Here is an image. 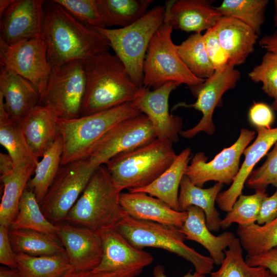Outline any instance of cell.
<instances>
[{"label":"cell","mask_w":277,"mask_h":277,"mask_svg":"<svg viewBox=\"0 0 277 277\" xmlns=\"http://www.w3.org/2000/svg\"><path fill=\"white\" fill-rule=\"evenodd\" d=\"M175 48L184 64L197 78L206 80L215 72L201 33L192 34L181 44L175 45Z\"/></svg>","instance_id":"cell-34"},{"label":"cell","mask_w":277,"mask_h":277,"mask_svg":"<svg viewBox=\"0 0 277 277\" xmlns=\"http://www.w3.org/2000/svg\"><path fill=\"white\" fill-rule=\"evenodd\" d=\"M240 77V72L234 67L229 65L222 70L215 71L211 77L202 83L189 87L196 98L195 102L191 104L180 103L173 108L192 107L201 111L203 116L195 126L182 130L180 134L186 138H193L201 132L213 134L215 129L213 122L214 109L221 102L223 94L234 88Z\"/></svg>","instance_id":"cell-14"},{"label":"cell","mask_w":277,"mask_h":277,"mask_svg":"<svg viewBox=\"0 0 277 277\" xmlns=\"http://www.w3.org/2000/svg\"><path fill=\"white\" fill-rule=\"evenodd\" d=\"M86 90L84 61L75 60L52 68L39 104L52 108L60 118L81 116Z\"/></svg>","instance_id":"cell-9"},{"label":"cell","mask_w":277,"mask_h":277,"mask_svg":"<svg viewBox=\"0 0 277 277\" xmlns=\"http://www.w3.org/2000/svg\"><path fill=\"white\" fill-rule=\"evenodd\" d=\"M190 155V148L184 149L170 167L151 184L129 192L147 193L163 201L172 209L179 211L178 196L180 184L185 175Z\"/></svg>","instance_id":"cell-26"},{"label":"cell","mask_w":277,"mask_h":277,"mask_svg":"<svg viewBox=\"0 0 277 277\" xmlns=\"http://www.w3.org/2000/svg\"><path fill=\"white\" fill-rule=\"evenodd\" d=\"M0 94L10 117L21 119L28 114L40 101V94L29 81L1 66Z\"/></svg>","instance_id":"cell-24"},{"label":"cell","mask_w":277,"mask_h":277,"mask_svg":"<svg viewBox=\"0 0 277 277\" xmlns=\"http://www.w3.org/2000/svg\"><path fill=\"white\" fill-rule=\"evenodd\" d=\"M248 117L256 128L270 129L274 120L272 109L264 103H254L249 109Z\"/></svg>","instance_id":"cell-44"},{"label":"cell","mask_w":277,"mask_h":277,"mask_svg":"<svg viewBox=\"0 0 277 277\" xmlns=\"http://www.w3.org/2000/svg\"><path fill=\"white\" fill-rule=\"evenodd\" d=\"M180 85L168 82L153 90L143 86L140 95L131 102L140 113L148 117L156 138L172 143L179 140L183 121L179 116L170 113L168 102L171 92Z\"/></svg>","instance_id":"cell-16"},{"label":"cell","mask_w":277,"mask_h":277,"mask_svg":"<svg viewBox=\"0 0 277 277\" xmlns=\"http://www.w3.org/2000/svg\"><path fill=\"white\" fill-rule=\"evenodd\" d=\"M214 28L230 66L243 64L253 52L259 35L246 24L233 17L222 16Z\"/></svg>","instance_id":"cell-22"},{"label":"cell","mask_w":277,"mask_h":277,"mask_svg":"<svg viewBox=\"0 0 277 277\" xmlns=\"http://www.w3.org/2000/svg\"><path fill=\"white\" fill-rule=\"evenodd\" d=\"M153 275L154 277H167L165 273L164 267L160 265H157L154 267ZM182 277H205V275L199 274L195 272L192 273L191 271L190 270Z\"/></svg>","instance_id":"cell-51"},{"label":"cell","mask_w":277,"mask_h":277,"mask_svg":"<svg viewBox=\"0 0 277 277\" xmlns=\"http://www.w3.org/2000/svg\"><path fill=\"white\" fill-rule=\"evenodd\" d=\"M9 228L32 229L57 236L56 225L45 216L34 194L27 188L21 199L16 217Z\"/></svg>","instance_id":"cell-36"},{"label":"cell","mask_w":277,"mask_h":277,"mask_svg":"<svg viewBox=\"0 0 277 277\" xmlns=\"http://www.w3.org/2000/svg\"><path fill=\"white\" fill-rule=\"evenodd\" d=\"M277 216V189L271 196H267L263 200L257 224L263 225L273 220Z\"/></svg>","instance_id":"cell-47"},{"label":"cell","mask_w":277,"mask_h":277,"mask_svg":"<svg viewBox=\"0 0 277 277\" xmlns=\"http://www.w3.org/2000/svg\"><path fill=\"white\" fill-rule=\"evenodd\" d=\"M44 0H14L0 16V41L11 45L43 36Z\"/></svg>","instance_id":"cell-17"},{"label":"cell","mask_w":277,"mask_h":277,"mask_svg":"<svg viewBox=\"0 0 277 277\" xmlns=\"http://www.w3.org/2000/svg\"><path fill=\"white\" fill-rule=\"evenodd\" d=\"M58 118L52 108L38 104L20 119L27 143L38 158L43 156L60 135Z\"/></svg>","instance_id":"cell-23"},{"label":"cell","mask_w":277,"mask_h":277,"mask_svg":"<svg viewBox=\"0 0 277 277\" xmlns=\"http://www.w3.org/2000/svg\"><path fill=\"white\" fill-rule=\"evenodd\" d=\"M165 6H156L141 18L125 27L96 28L108 39L115 54L138 87H143V65L150 41L164 24Z\"/></svg>","instance_id":"cell-5"},{"label":"cell","mask_w":277,"mask_h":277,"mask_svg":"<svg viewBox=\"0 0 277 277\" xmlns=\"http://www.w3.org/2000/svg\"><path fill=\"white\" fill-rule=\"evenodd\" d=\"M63 141L60 135L45 152L35 169L27 188L34 194L40 204L46 196L61 166Z\"/></svg>","instance_id":"cell-33"},{"label":"cell","mask_w":277,"mask_h":277,"mask_svg":"<svg viewBox=\"0 0 277 277\" xmlns=\"http://www.w3.org/2000/svg\"><path fill=\"white\" fill-rule=\"evenodd\" d=\"M56 234L75 271H92L101 262L103 244L100 233L80 226L55 224Z\"/></svg>","instance_id":"cell-18"},{"label":"cell","mask_w":277,"mask_h":277,"mask_svg":"<svg viewBox=\"0 0 277 277\" xmlns=\"http://www.w3.org/2000/svg\"><path fill=\"white\" fill-rule=\"evenodd\" d=\"M256 131L255 140L243 152L245 159L235 179L228 189L217 195L216 203L223 211L228 212L231 209L237 199L242 194L244 184L255 165L277 142V127L257 128Z\"/></svg>","instance_id":"cell-20"},{"label":"cell","mask_w":277,"mask_h":277,"mask_svg":"<svg viewBox=\"0 0 277 277\" xmlns=\"http://www.w3.org/2000/svg\"><path fill=\"white\" fill-rule=\"evenodd\" d=\"M223 187L220 183L208 188H203L193 184L185 175L181 182L178 196L180 211H186L191 206L202 209L205 214L206 224L211 231H219L220 227V214L215 207V203Z\"/></svg>","instance_id":"cell-28"},{"label":"cell","mask_w":277,"mask_h":277,"mask_svg":"<svg viewBox=\"0 0 277 277\" xmlns=\"http://www.w3.org/2000/svg\"><path fill=\"white\" fill-rule=\"evenodd\" d=\"M203 36L208 55L215 71L229 66L228 56L221 46L214 27L206 31Z\"/></svg>","instance_id":"cell-43"},{"label":"cell","mask_w":277,"mask_h":277,"mask_svg":"<svg viewBox=\"0 0 277 277\" xmlns=\"http://www.w3.org/2000/svg\"><path fill=\"white\" fill-rule=\"evenodd\" d=\"M98 167L87 158L61 166L46 196L39 204L48 221L57 224L65 220L68 213Z\"/></svg>","instance_id":"cell-10"},{"label":"cell","mask_w":277,"mask_h":277,"mask_svg":"<svg viewBox=\"0 0 277 277\" xmlns=\"http://www.w3.org/2000/svg\"><path fill=\"white\" fill-rule=\"evenodd\" d=\"M35 167L24 166L14 168L9 175L1 177L4 191L0 204V225L9 228L16 217L18 205Z\"/></svg>","instance_id":"cell-29"},{"label":"cell","mask_w":277,"mask_h":277,"mask_svg":"<svg viewBox=\"0 0 277 277\" xmlns=\"http://www.w3.org/2000/svg\"><path fill=\"white\" fill-rule=\"evenodd\" d=\"M16 261L21 277H62L72 269L66 251L41 256L18 253Z\"/></svg>","instance_id":"cell-32"},{"label":"cell","mask_w":277,"mask_h":277,"mask_svg":"<svg viewBox=\"0 0 277 277\" xmlns=\"http://www.w3.org/2000/svg\"><path fill=\"white\" fill-rule=\"evenodd\" d=\"M43 36L52 68L85 61L110 47L102 33L79 22L55 0L45 1Z\"/></svg>","instance_id":"cell-1"},{"label":"cell","mask_w":277,"mask_h":277,"mask_svg":"<svg viewBox=\"0 0 277 277\" xmlns=\"http://www.w3.org/2000/svg\"><path fill=\"white\" fill-rule=\"evenodd\" d=\"M9 228L0 225V263L11 269H17L16 253L11 246Z\"/></svg>","instance_id":"cell-45"},{"label":"cell","mask_w":277,"mask_h":277,"mask_svg":"<svg viewBox=\"0 0 277 277\" xmlns=\"http://www.w3.org/2000/svg\"><path fill=\"white\" fill-rule=\"evenodd\" d=\"M82 24L106 28L102 21L96 0H55Z\"/></svg>","instance_id":"cell-41"},{"label":"cell","mask_w":277,"mask_h":277,"mask_svg":"<svg viewBox=\"0 0 277 277\" xmlns=\"http://www.w3.org/2000/svg\"><path fill=\"white\" fill-rule=\"evenodd\" d=\"M156 138L150 120L141 113L111 128L91 146L85 159L100 166L118 154L146 145Z\"/></svg>","instance_id":"cell-11"},{"label":"cell","mask_w":277,"mask_h":277,"mask_svg":"<svg viewBox=\"0 0 277 277\" xmlns=\"http://www.w3.org/2000/svg\"><path fill=\"white\" fill-rule=\"evenodd\" d=\"M245 184L255 190H266L269 185L277 187V142L264 163L252 171Z\"/></svg>","instance_id":"cell-42"},{"label":"cell","mask_w":277,"mask_h":277,"mask_svg":"<svg viewBox=\"0 0 277 277\" xmlns=\"http://www.w3.org/2000/svg\"><path fill=\"white\" fill-rule=\"evenodd\" d=\"M121 192L106 166L101 165L65 221L98 233L114 228L126 214L120 203Z\"/></svg>","instance_id":"cell-3"},{"label":"cell","mask_w":277,"mask_h":277,"mask_svg":"<svg viewBox=\"0 0 277 277\" xmlns=\"http://www.w3.org/2000/svg\"><path fill=\"white\" fill-rule=\"evenodd\" d=\"M207 0H173L165 2L164 22L173 29L201 33L213 28L222 15Z\"/></svg>","instance_id":"cell-19"},{"label":"cell","mask_w":277,"mask_h":277,"mask_svg":"<svg viewBox=\"0 0 277 277\" xmlns=\"http://www.w3.org/2000/svg\"><path fill=\"white\" fill-rule=\"evenodd\" d=\"M116 229L134 246L161 248L173 253L191 263L195 273L210 274L214 262L185 243V237L179 228L133 218L127 214L117 223Z\"/></svg>","instance_id":"cell-6"},{"label":"cell","mask_w":277,"mask_h":277,"mask_svg":"<svg viewBox=\"0 0 277 277\" xmlns=\"http://www.w3.org/2000/svg\"><path fill=\"white\" fill-rule=\"evenodd\" d=\"M245 261L249 266L262 267L277 275V247L259 254L247 255Z\"/></svg>","instance_id":"cell-46"},{"label":"cell","mask_w":277,"mask_h":277,"mask_svg":"<svg viewBox=\"0 0 277 277\" xmlns=\"http://www.w3.org/2000/svg\"><path fill=\"white\" fill-rule=\"evenodd\" d=\"M172 29L164 22L153 36L143 65V87L155 89L175 82L190 87L205 81L194 76L179 56L171 38Z\"/></svg>","instance_id":"cell-8"},{"label":"cell","mask_w":277,"mask_h":277,"mask_svg":"<svg viewBox=\"0 0 277 277\" xmlns=\"http://www.w3.org/2000/svg\"><path fill=\"white\" fill-rule=\"evenodd\" d=\"M140 113L128 103L77 118H58L63 146L61 166L85 159L91 146L111 128Z\"/></svg>","instance_id":"cell-7"},{"label":"cell","mask_w":277,"mask_h":277,"mask_svg":"<svg viewBox=\"0 0 277 277\" xmlns=\"http://www.w3.org/2000/svg\"><path fill=\"white\" fill-rule=\"evenodd\" d=\"M14 0H1L0 1V16L7 9Z\"/></svg>","instance_id":"cell-53"},{"label":"cell","mask_w":277,"mask_h":277,"mask_svg":"<svg viewBox=\"0 0 277 277\" xmlns=\"http://www.w3.org/2000/svg\"><path fill=\"white\" fill-rule=\"evenodd\" d=\"M8 234L11 246L16 254L41 256L66 251L57 236L41 231L9 228Z\"/></svg>","instance_id":"cell-31"},{"label":"cell","mask_w":277,"mask_h":277,"mask_svg":"<svg viewBox=\"0 0 277 277\" xmlns=\"http://www.w3.org/2000/svg\"><path fill=\"white\" fill-rule=\"evenodd\" d=\"M120 203L125 213L133 218L179 228L187 216L186 211L174 210L161 200L144 192H121Z\"/></svg>","instance_id":"cell-21"},{"label":"cell","mask_w":277,"mask_h":277,"mask_svg":"<svg viewBox=\"0 0 277 277\" xmlns=\"http://www.w3.org/2000/svg\"><path fill=\"white\" fill-rule=\"evenodd\" d=\"M243 252L239 239L235 238L224 251L225 258L220 268L212 271L210 277H264L266 269L249 266Z\"/></svg>","instance_id":"cell-38"},{"label":"cell","mask_w":277,"mask_h":277,"mask_svg":"<svg viewBox=\"0 0 277 277\" xmlns=\"http://www.w3.org/2000/svg\"><path fill=\"white\" fill-rule=\"evenodd\" d=\"M0 65L31 82L40 96L52 70L43 36L7 45L0 41Z\"/></svg>","instance_id":"cell-12"},{"label":"cell","mask_w":277,"mask_h":277,"mask_svg":"<svg viewBox=\"0 0 277 277\" xmlns=\"http://www.w3.org/2000/svg\"><path fill=\"white\" fill-rule=\"evenodd\" d=\"M259 43L267 51L277 53V29L271 34L264 36Z\"/></svg>","instance_id":"cell-49"},{"label":"cell","mask_w":277,"mask_h":277,"mask_svg":"<svg viewBox=\"0 0 277 277\" xmlns=\"http://www.w3.org/2000/svg\"><path fill=\"white\" fill-rule=\"evenodd\" d=\"M269 2L268 0H224L214 8L222 16L241 21L259 35Z\"/></svg>","instance_id":"cell-37"},{"label":"cell","mask_w":277,"mask_h":277,"mask_svg":"<svg viewBox=\"0 0 277 277\" xmlns=\"http://www.w3.org/2000/svg\"><path fill=\"white\" fill-rule=\"evenodd\" d=\"M186 211L187 218L180 228L185 239L201 244L208 251L214 264L221 265L225 258L224 251L235 238L234 234L225 231L217 236L214 235L207 225L202 209L191 206Z\"/></svg>","instance_id":"cell-25"},{"label":"cell","mask_w":277,"mask_h":277,"mask_svg":"<svg viewBox=\"0 0 277 277\" xmlns=\"http://www.w3.org/2000/svg\"><path fill=\"white\" fill-rule=\"evenodd\" d=\"M0 144L8 151L14 168L24 166L36 168L39 161L30 148L23 133L20 119L13 118L6 111L0 94Z\"/></svg>","instance_id":"cell-27"},{"label":"cell","mask_w":277,"mask_h":277,"mask_svg":"<svg viewBox=\"0 0 277 277\" xmlns=\"http://www.w3.org/2000/svg\"><path fill=\"white\" fill-rule=\"evenodd\" d=\"M255 136L254 131L242 128L235 142L223 149L208 162L204 152H197L188 165L185 175L200 187L211 181L231 184L240 170L241 156Z\"/></svg>","instance_id":"cell-13"},{"label":"cell","mask_w":277,"mask_h":277,"mask_svg":"<svg viewBox=\"0 0 277 277\" xmlns=\"http://www.w3.org/2000/svg\"><path fill=\"white\" fill-rule=\"evenodd\" d=\"M100 234L102 257L93 271L112 272L116 277H136L152 263L154 259L150 253L134 246L115 227Z\"/></svg>","instance_id":"cell-15"},{"label":"cell","mask_w":277,"mask_h":277,"mask_svg":"<svg viewBox=\"0 0 277 277\" xmlns=\"http://www.w3.org/2000/svg\"><path fill=\"white\" fill-rule=\"evenodd\" d=\"M236 234L247 255L266 252L277 247V216L263 225H238Z\"/></svg>","instance_id":"cell-35"},{"label":"cell","mask_w":277,"mask_h":277,"mask_svg":"<svg viewBox=\"0 0 277 277\" xmlns=\"http://www.w3.org/2000/svg\"><path fill=\"white\" fill-rule=\"evenodd\" d=\"M98 12L106 28L125 27L135 23L148 12L152 0H96Z\"/></svg>","instance_id":"cell-30"},{"label":"cell","mask_w":277,"mask_h":277,"mask_svg":"<svg viewBox=\"0 0 277 277\" xmlns=\"http://www.w3.org/2000/svg\"><path fill=\"white\" fill-rule=\"evenodd\" d=\"M264 277H277V275L272 273L270 271L266 269Z\"/></svg>","instance_id":"cell-55"},{"label":"cell","mask_w":277,"mask_h":277,"mask_svg":"<svg viewBox=\"0 0 277 277\" xmlns=\"http://www.w3.org/2000/svg\"><path fill=\"white\" fill-rule=\"evenodd\" d=\"M62 277H116L112 272H94L92 271H75L73 268Z\"/></svg>","instance_id":"cell-48"},{"label":"cell","mask_w":277,"mask_h":277,"mask_svg":"<svg viewBox=\"0 0 277 277\" xmlns=\"http://www.w3.org/2000/svg\"><path fill=\"white\" fill-rule=\"evenodd\" d=\"M0 277H21V275L17 269L1 267Z\"/></svg>","instance_id":"cell-52"},{"label":"cell","mask_w":277,"mask_h":277,"mask_svg":"<svg viewBox=\"0 0 277 277\" xmlns=\"http://www.w3.org/2000/svg\"><path fill=\"white\" fill-rule=\"evenodd\" d=\"M274 13L273 17L274 24L277 28V0L274 1Z\"/></svg>","instance_id":"cell-54"},{"label":"cell","mask_w":277,"mask_h":277,"mask_svg":"<svg viewBox=\"0 0 277 277\" xmlns=\"http://www.w3.org/2000/svg\"><path fill=\"white\" fill-rule=\"evenodd\" d=\"M172 144L156 138L112 157L105 166L114 185L121 191H129L151 184L176 159Z\"/></svg>","instance_id":"cell-4"},{"label":"cell","mask_w":277,"mask_h":277,"mask_svg":"<svg viewBox=\"0 0 277 277\" xmlns=\"http://www.w3.org/2000/svg\"><path fill=\"white\" fill-rule=\"evenodd\" d=\"M266 190H257L251 195H240L231 209L221 220L220 227L229 228L233 223L248 225L257 222L263 200L268 196Z\"/></svg>","instance_id":"cell-39"},{"label":"cell","mask_w":277,"mask_h":277,"mask_svg":"<svg viewBox=\"0 0 277 277\" xmlns=\"http://www.w3.org/2000/svg\"><path fill=\"white\" fill-rule=\"evenodd\" d=\"M271 107L272 109V110L277 111V99L274 100V101L271 104Z\"/></svg>","instance_id":"cell-56"},{"label":"cell","mask_w":277,"mask_h":277,"mask_svg":"<svg viewBox=\"0 0 277 277\" xmlns=\"http://www.w3.org/2000/svg\"><path fill=\"white\" fill-rule=\"evenodd\" d=\"M14 169L13 162L8 153H0L1 177L10 174Z\"/></svg>","instance_id":"cell-50"},{"label":"cell","mask_w":277,"mask_h":277,"mask_svg":"<svg viewBox=\"0 0 277 277\" xmlns=\"http://www.w3.org/2000/svg\"><path fill=\"white\" fill-rule=\"evenodd\" d=\"M250 79L262 84V90L269 96L277 99V53L267 51L260 64L249 72Z\"/></svg>","instance_id":"cell-40"},{"label":"cell","mask_w":277,"mask_h":277,"mask_svg":"<svg viewBox=\"0 0 277 277\" xmlns=\"http://www.w3.org/2000/svg\"><path fill=\"white\" fill-rule=\"evenodd\" d=\"M86 90L81 116L131 103L141 94L119 58L108 51L84 61Z\"/></svg>","instance_id":"cell-2"}]
</instances>
